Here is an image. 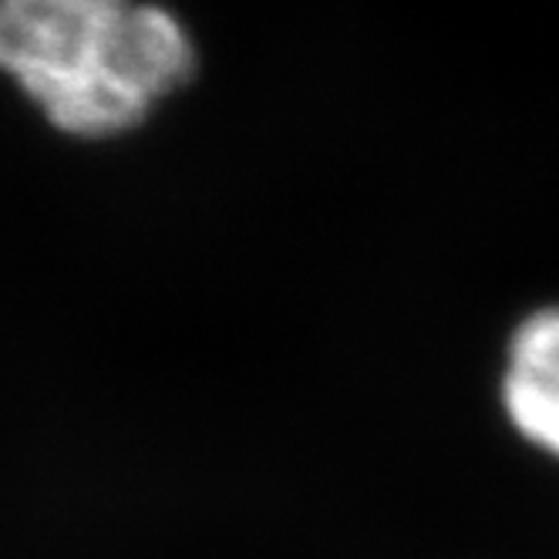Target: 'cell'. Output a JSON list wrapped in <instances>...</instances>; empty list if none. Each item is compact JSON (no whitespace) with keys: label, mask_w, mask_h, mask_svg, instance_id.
<instances>
[{"label":"cell","mask_w":559,"mask_h":559,"mask_svg":"<svg viewBox=\"0 0 559 559\" xmlns=\"http://www.w3.org/2000/svg\"><path fill=\"white\" fill-rule=\"evenodd\" d=\"M502 408L533 449L559 462V304L533 310L506 347Z\"/></svg>","instance_id":"cell-2"},{"label":"cell","mask_w":559,"mask_h":559,"mask_svg":"<svg viewBox=\"0 0 559 559\" xmlns=\"http://www.w3.org/2000/svg\"><path fill=\"white\" fill-rule=\"evenodd\" d=\"M182 24L142 0H0V71L71 135H115L192 74Z\"/></svg>","instance_id":"cell-1"}]
</instances>
